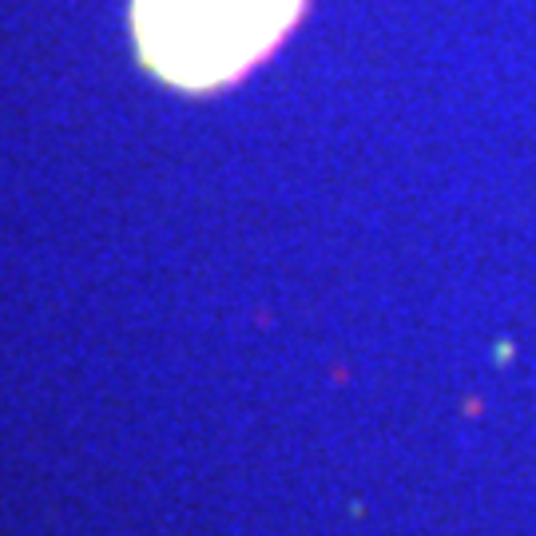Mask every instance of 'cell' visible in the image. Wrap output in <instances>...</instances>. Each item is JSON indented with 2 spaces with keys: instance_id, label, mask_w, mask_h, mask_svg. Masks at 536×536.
Returning <instances> with one entry per match:
<instances>
[{
  "instance_id": "obj_1",
  "label": "cell",
  "mask_w": 536,
  "mask_h": 536,
  "mask_svg": "<svg viewBox=\"0 0 536 536\" xmlns=\"http://www.w3.org/2000/svg\"><path fill=\"white\" fill-rule=\"evenodd\" d=\"M306 0H131L139 56L183 92L235 84L299 24Z\"/></svg>"
}]
</instances>
